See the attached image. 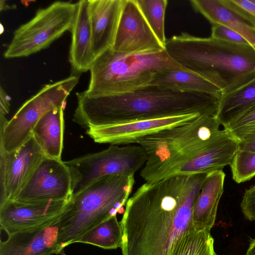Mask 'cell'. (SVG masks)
<instances>
[{"label": "cell", "mask_w": 255, "mask_h": 255, "mask_svg": "<svg viewBox=\"0 0 255 255\" xmlns=\"http://www.w3.org/2000/svg\"><path fill=\"white\" fill-rule=\"evenodd\" d=\"M200 116L198 114H191L91 127L86 129V132L96 143L118 145L130 144L135 143L138 139L143 136L188 123Z\"/></svg>", "instance_id": "5bb4252c"}, {"label": "cell", "mask_w": 255, "mask_h": 255, "mask_svg": "<svg viewBox=\"0 0 255 255\" xmlns=\"http://www.w3.org/2000/svg\"><path fill=\"white\" fill-rule=\"evenodd\" d=\"M117 52L138 53L165 48L146 22L135 0H125L112 47Z\"/></svg>", "instance_id": "4fadbf2b"}, {"label": "cell", "mask_w": 255, "mask_h": 255, "mask_svg": "<svg viewBox=\"0 0 255 255\" xmlns=\"http://www.w3.org/2000/svg\"><path fill=\"white\" fill-rule=\"evenodd\" d=\"M238 150L239 141L226 129L221 130L213 141L180 168L176 175L209 173L222 170L230 165Z\"/></svg>", "instance_id": "e0dca14e"}, {"label": "cell", "mask_w": 255, "mask_h": 255, "mask_svg": "<svg viewBox=\"0 0 255 255\" xmlns=\"http://www.w3.org/2000/svg\"><path fill=\"white\" fill-rule=\"evenodd\" d=\"M149 85L172 90L222 95L226 86L218 77L189 69H167L155 73Z\"/></svg>", "instance_id": "ac0fdd59"}, {"label": "cell", "mask_w": 255, "mask_h": 255, "mask_svg": "<svg viewBox=\"0 0 255 255\" xmlns=\"http://www.w3.org/2000/svg\"><path fill=\"white\" fill-rule=\"evenodd\" d=\"M76 13L72 24L69 59L73 71L81 73L90 70L95 58L92 48V33L88 12V0L77 2Z\"/></svg>", "instance_id": "d6986e66"}, {"label": "cell", "mask_w": 255, "mask_h": 255, "mask_svg": "<svg viewBox=\"0 0 255 255\" xmlns=\"http://www.w3.org/2000/svg\"><path fill=\"white\" fill-rule=\"evenodd\" d=\"M69 200L42 202L7 201L0 205V229L8 235L52 224L58 220Z\"/></svg>", "instance_id": "7c38bea8"}, {"label": "cell", "mask_w": 255, "mask_h": 255, "mask_svg": "<svg viewBox=\"0 0 255 255\" xmlns=\"http://www.w3.org/2000/svg\"><path fill=\"white\" fill-rule=\"evenodd\" d=\"M230 166L236 183L250 180L255 176V152L238 150Z\"/></svg>", "instance_id": "4316f807"}, {"label": "cell", "mask_w": 255, "mask_h": 255, "mask_svg": "<svg viewBox=\"0 0 255 255\" xmlns=\"http://www.w3.org/2000/svg\"><path fill=\"white\" fill-rule=\"evenodd\" d=\"M246 255H255V239L250 240L249 247Z\"/></svg>", "instance_id": "836d02e7"}, {"label": "cell", "mask_w": 255, "mask_h": 255, "mask_svg": "<svg viewBox=\"0 0 255 255\" xmlns=\"http://www.w3.org/2000/svg\"><path fill=\"white\" fill-rule=\"evenodd\" d=\"M123 232L121 222L114 216L79 238L76 243L90 244L109 250L116 249L122 246Z\"/></svg>", "instance_id": "cb8c5ba5"}, {"label": "cell", "mask_w": 255, "mask_h": 255, "mask_svg": "<svg viewBox=\"0 0 255 255\" xmlns=\"http://www.w3.org/2000/svg\"><path fill=\"white\" fill-rule=\"evenodd\" d=\"M225 174L222 170L208 174L192 209L196 230L211 231L215 224L218 204L224 192Z\"/></svg>", "instance_id": "ffe728a7"}, {"label": "cell", "mask_w": 255, "mask_h": 255, "mask_svg": "<svg viewBox=\"0 0 255 255\" xmlns=\"http://www.w3.org/2000/svg\"><path fill=\"white\" fill-rule=\"evenodd\" d=\"M241 208L247 219L255 221V183L246 190L241 203Z\"/></svg>", "instance_id": "4dcf8cb0"}, {"label": "cell", "mask_w": 255, "mask_h": 255, "mask_svg": "<svg viewBox=\"0 0 255 255\" xmlns=\"http://www.w3.org/2000/svg\"><path fill=\"white\" fill-rule=\"evenodd\" d=\"M165 49L184 67L220 78L226 86L223 94L255 78V47L252 45H238L182 32L166 39Z\"/></svg>", "instance_id": "3957f363"}, {"label": "cell", "mask_w": 255, "mask_h": 255, "mask_svg": "<svg viewBox=\"0 0 255 255\" xmlns=\"http://www.w3.org/2000/svg\"><path fill=\"white\" fill-rule=\"evenodd\" d=\"M251 1L255 4V0H251Z\"/></svg>", "instance_id": "e575fe53"}, {"label": "cell", "mask_w": 255, "mask_h": 255, "mask_svg": "<svg viewBox=\"0 0 255 255\" xmlns=\"http://www.w3.org/2000/svg\"><path fill=\"white\" fill-rule=\"evenodd\" d=\"M194 9L212 24L224 25L246 38L255 47V27L225 5L221 0H192Z\"/></svg>", "instance_id": "7402d4cb"}, {"label": "cell", "mask_w": 255, "mask_h": 255, "mask_svg": "<svg viewBox=\"0 0 255 255\" xmlns=\"http://www.w3.org/2000/svg\"><path fill=\"white\" fill-rule=\"evenodd\" d=\"M58 222L7 235L6 240L0 241V255L63 254L58 241Z\"/></svg>", "instance_id": "9a60e30c"}, {"label": "cell", "mask_w": 255, "mask_h": 255, "mask_svg": "<svg viewBox=\"0 0 255 255\" xmlns=\"http://www.w3.org/2000/svg\"><path fill=\"white\" fill-rule=\"evenodd\" d=\"M154 34L165 48V13L167 0H135Z\"/></svg>", "instance_id": "484cf974"}, {"label": "cell", "mask_w": 255, "mask_h": 255, "mask_svg": "<svg viewBox=\"0 0 255 255\" xmlns=\"http://www.w3.org/2000/svg\"><path fill=\"white\" fill-rule=\"evenodd\" d=\"M134 176L109 175L72 195L58 220V244L64 249L83 234L123 210Z\"/></svg>", "instance_id": "5b68a950"}, {"label": "cell", "mask_w": 255, "mask_h": 255, "mask_svg": "<svg viewBox=\"0 0 255 255\" xmlns=\"http://www.w3.org/2000/svg\"><path fill=\"white\" fill-rule=\"evenodd\" d=\"M239 142L255 136V107L246 111L224 127Z\"/></svg>", "instance_id": "83f0119b"}, {"label": "cell", "mask_w": 255, "mask_h": 255, "mask_svg": "<svg viewBox=\"0 0 255 255\" xmlns=\"http://www.w3.org/2000/svg\"><path fill=\"white\" fill-rule=\"evenodd\" d=\"M211 37L238 45H252L246 38L238 33L220 24H212Z\"/></svg>", "instance_id": "f546056e"}, {"label": "cell", "mask_w": 255, "mask_h": 255, "mask_svg": "<svg viewBox=\"0 0 255 255\" xmlns=\"http://www.w3.org/2000/svg\"><path fill=\"white\" fill-rule=\"evenodd\" d=\"M215 255H217L216 254H215Z\"/></svg>", "instance_id": "d590c367"}, {"label": "cell", "mask_w": 255, "mask_h": 255, "mask_svg": "<svg viewBox=\"0 0 255 255\" xmlns=\"http://www.w3.org/2000/svg\"><path fill=\"white\" fill-rule=\"evenodd\" d=\"M214 239L207 230H194L185 235L172 255H215Z\"/></svg>", "instance_id": "d4e9b609"}, {"label": "cell", "mask_w": 255, "mask_h": 255, "mask_svg": "<svg viewBox=\"0 0 255 255\" xmlns=\"http://www.w3.org/2000/svg\"><path fill=\"white\" fill-rule=\"evenodd\" d=\"M220 125L216 116L204 115L139 138L135 143L147 155L140 177L145 182L153 183L175 176L217 136Z\"/></svg>", "instance_id": "277c9868"}, {"label": "cell", "mask_w": 255, "mask_h": 255, "mask_svg": "<svg viewBox=\"0 0 255 255\" xmlns=\"http://www.w3.org/2000/svg\"><path fill=\"white\" fill-rule=\"evenodd\" d=\"M239 150L255 152V136L247 140L239 142Z\"/></svg>", "instance_id": "d6a6232c"}, {"label": "cell", "mask_w": 255, "mask_h": 255, "mask_svg": "<svg viewBox=\"0 0 255 255\" xmlns=\"http://www.w3.org/2000/svg\"><path fill=\"white\" fill-rule=\"evenodd\" d=\"M76 95L73 121L86 130L91 127L191 114L217 116L221 97L150 85L121 94L91 96L84 91Z\"/></svg>", "instance_id": "7a4b0ae2"}, {"label": "cell", "mask_w": 255, "mask_h": 255, "mask_svg": "<svg viewBox=\"0 0 255 255\" xmlns=\"http://www.w3.org/2000/svg\"><path fill=\"white\" fill-rule=\"evenodd\" d=\"M208 174L176 175L138 188L121 221L123 255H172L195 230L192 209Z\"/></svg>", "instance_id": "6da1fadb"}, {"label": "cell", "mask_w": 255, "mask_h": 255, "mask_svg": "<svg viewBox=\"0 0 255 255\" xmlns=\"http://www.w3.org/2000/svg\"><path fill=\"white\" fill-rule=\"evenodd\" d=\"M235 13L255 27V4L251 0H221Z\"/></svg>", "instance_id": "f1b7e54d"}, {"label": "cell", "mask_w": 255, "mask_h": 255, "mask_svg": "<svg viewBox=\"0 0 255 255\" xmlns=\"http://www.w3.org/2000/svg\"><path fill=\"white\" fill-rule=\"evenodd\" d=\"M147 155L139 145L107 149L64 161L70 169L73 195L81 192L98 179L109 175L134 176L145 165Z\"/></svg>", "instance_id": "9c48e42d"}, {"label": "cell", "mask_w": 255, "mask_h": 255, "mask_svg": "<svg viewBox=\"0 0 255 255\" xmlns=\"http://www.w3.org/2000/svg\"><path fill=\"white\" fill-rule=\"evenodd\" d=\"M0 114L5 116L9 111V100L2 87L0 90Z\"/></svg>", "instance_id": "1f68e13d"}, {"label": "cell", "mask_w": 255, "mask_h": 255, "mask_svg": "<svg viewBox=\"0 0 255 255\" xmlns=\"http://www.w3.org/2000/svg\"><path fill=\"white\" fill-rule=\"evenodd\" d=\"M77 7V2L57 1L38 9L32 19L14 31L4 58L28 56L48 47L70 30Z\"/></svg>", "instance_id": "ba28073f"}, {"label": "cell", "mask_w": 255, "mask_h": 255, "mask_svg": "<svg viewBox=\"0 0 255 255\" xmlns=\"http://www.w3.org/2000/svg\"><path fill=\"white\" fill-rule=\"evenodd\" d=\"M44 157L33 136L12 152H0V205L15 198Z\"/></svg>", "instance_id": "8fae6325"}, {"label": "cell", "mask_w": 255, "mask_h": 255, "mask_svg": "<svg viewBox=\"0 0 255 255\" xmlns=\"http://www.w3.org/2000/svg\"><path fill=\"white\" fill-rule=\"evenodd\" d=\"M64 131V106H61L50 110L40 119L32 136L45 156L61 159Z\"/></svg>", "instance_id": "44dd1931"}, {"label": "cell", "mask_w": 255, "mask_h": 255, "mask_svg": "<svg viewBox=\"0 0 255 255\" xmlns=\"http://www.w3.org/2000/svg\"><path fill=\"white\" fill-rule=\"evenodd\" d=\"M79 81V76L72 75L45 85L27 100L9 121L0 114V152H12L31 139L40 119L50 110L64 106Z\"/></svg>", "instance_id": "52a82bcc"}, {"label": "cell", "mask_w": 255, "mask_h": 255, "mask_svg": "<svg viewBox=\"0 0 255 255\" xmlns=\"http://www.w3.org/2000/svg\"><path fill=\"white\" fill-rule=\"evenodd\" d=\"M125 0H88L92 48L96 57L114 43Z\"/></svg>", "instance_id": "2e32d148"}, {"label": "cell", "mask_w": 255, "mask_h": 255, "mask_svg": "<svg viewBox=\"0 0 255 255\" xmlns=\"http://www.w3.org/2000/svg\"><path fill=\"white\" fill-rule=\"evenodd\" d=\"M255 107V78L242 86L222 95L217 118L224 127Z\"/></svg>", "instance_id": "603a6c76"}, {"label": "cell", "mask_w": 255, "mask_h": 255, "mask_svg": "<svg viewBox=\"0 0 255 255\" xmlns=\"http://www.w3.org/2000/svg\"><path fill=\"white\" fill-rule=\"evenodd\" d=\"M167 69L187 70L173 60L165 49L125 53L110 47L96 56L90 68L89 96L131 92L149 84L154 74Z\"/></svg>", "instance_id": "8992f818"}, {"label": "cell", "mask_w": 255, "mask_h": 255, "mask_svg": "<svg viewBox=\"0 0 255 255\" xmlns=\"http://www.w3.org/2000/svg\"><path fill=\"white\" fill-rule=\"evenodd\" d=\"M73 195L68 166L61 159L45 156L23 188L13 200L42 202L69 200Z\"/></svg>", "instance_id": "30bf717a"}]
</instances>
